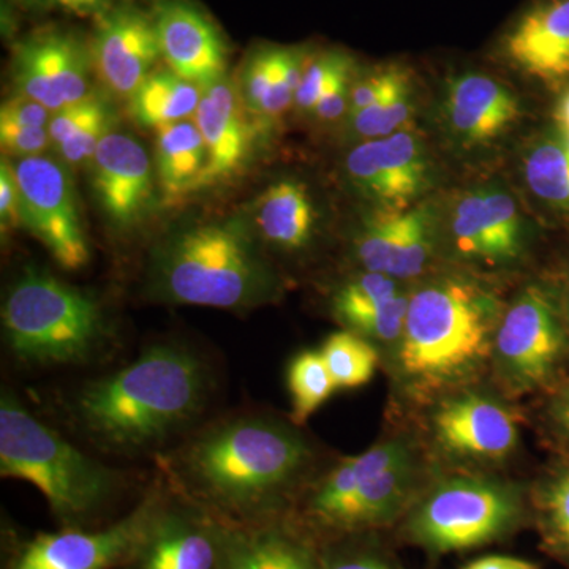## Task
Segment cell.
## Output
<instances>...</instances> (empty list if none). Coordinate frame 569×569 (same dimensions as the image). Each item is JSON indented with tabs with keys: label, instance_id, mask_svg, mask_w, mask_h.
<instances>
[{
	"label": "cell",
	"instance_id": "cell-1",
	"mask_svg": "<svg viewBox=\"0 0 569 569\" xmlns=\"http://www.w3.org/2000/svg\"><path fill=\"white\" fill-rule=\"evenodd\" d=\"M312 460L305 438L266 417L224 419L179 451L181 482L197 503L227 522L269 520Z\"/></svg>",
	"mask_w": 569,
	"mask_h": 569
},
{
	"label": "cell",
	"instance_id": "cell-2",
	"mask_svg": "<svg viewBox=\"0 0 569 569\" xmlns=\"http://www.w3.org/2000/svg\"><path fill=\"white\" fill-rule=\"evenodd\" d=\"M208 397L209 372L200 356L156 343L118 372L86 383L71 411L100 448L137 455L162 447L192 425Z\"/></svg>",
	"mask_w": 569,
	"mask_h": 569
},
{
	"label": "cell",
	"instance_id": "cell-3",
	"mask_svg": "<svg viewBox=\"0 0 569 569\" xmlns=\"http://www.w3.org/2000/svg\"><path fill=\"white\" fill-rule=\"evenodd\" d=\"M496 298L463 279L426 284L408 301L397 369L415 395L433 396L471 380L492 356Z\"/></svg>",
	"mask_w": 569,
	"mask_h": 569
},
{
	"label": "cell",
	"instance_id": "cell-4",
	"mask_svg": "<svg viewBox=\"0 0 569 569\" xmlns=\"http://www.w3.org/2000/svg\"><path fill=\"white\" fill-rule=\"evenodd\" d=\"M274 276L236 223L194 224L153 253L151 291L171 305L239 310L274 295Z\"/></svg>",
	"mask_w": 569,
	"mask_h": 569
},
{
	"label": "cell",
	"instance_id": "cell-5",
	"mask_svg": "<svg viewBox=\"0 0 569 569\" xmlns=\"http://www.w3.org/2000/svg\"><path fill=\"white\" fill-rule=\"evenodd\" d=\"M0 475L36 486L67 529L96 516L121 481L29 413L11 391L0 397Z\"/></svg>",
	"mask_w": 569,
	"mask_h": 569
},
{
	"label": "cell",
	"instance_id": "cell-6",
	"mask_svg": "<svg viewBox=\"0 0 569 569\" xmlns=\"http://www.w3.org/2000/svg\"><path fill=\"white\" fill-rule=\"evenodd\" d=\"M3 340L18 365H82L99 355L108 336L102 307L91 295L28 268L2 307Z\"/></svg>",
	"mask_w": 569,
	"mask_h": 569
},
{
	"label": "cell",
	"instance_id": "cell-7",
	"mask_svg": "<svg viewBox=\"0 0 569 569\" xmlns=\"http://www.w3.org/2000/svg\"><path fill=\"white\" fill-rule=\"evenodd\" d=\"M413 455L403 440L340 460L313 490L307 511L332 531H365L399 518L413 489Z\"/></svg>",
	"mask_w": 569,
	"mask_h": 569
},
{
	"label": "cell",
	"instance_id": "cell-8",
	"mask_svg": "<svg viewBox=\"0 0 569 569\" xmlns=\"http://www.w3.org/2000/svg\"><path fill=\"white\" fill-rule=\"evenodd\" d=\"M523 515L522 493L516 486L492 478H452L411 509L403 535L411 545L443 556L508 537Z\"/></svg>",
	"mask_w": 569,
	"mask_h": 569
},
{
	"label": "cell",
	"instance_id": "cell-9",
	"mask_svg": "<svg viewBox=\"0 0 569 569\" xmlns=\"http://www.w3.org/2000/svg\"><path fill=\"white\" fill-rule=\"evenodd\" d=\"M565 343L552 299L542 288H526L498 323L492 351L498 376L516 392L545 387L563 358Z\"/></svg>",
	"mask_w": 569,
	"mask_h": 569
},
{
	"label": "cell",
	"instance_id": "cell-10",
	"mask_svg": "<svg viewBox=\"0 0 569 569\" xmlns=\"http://www.w3.org/2000/svg\"><path fill=\"white\" fill-rule=\"evenodd\" d=\"M14 173L20 186L22 227L31 231L61 268H84L91 250L66 168L50 157L37 156L20 159Z\"/></svg>",
	"mask_w": 569,
	"mask_h": 569
},
{
	"label": "cell",
	"instance_id": "cell-11",
	"mask_svg": "<svg viewBox=\"0 0 569 569\" xmlns=\"http://www.w3.org/2000/svg\"><path fill=\"white\" fill-rule=\"evenodd\" d=\"M144 498L132 512L103 530L67 529L40 533L26 542L9 569H112L126 565L159 508Z\"/></svg>",
	"mask_w": 569,
	"mask_h": 569
},
{
	"label": "cell",
	"instance_id": "cell-12",
	"mask_svg": "<svg viewBox=\"0 0 569 569\" xmlns=\"http://www.w3.org/2000/svg\"><path fill=\"white\" fill-rule=\"evenodd\" d=\"M89 56L73 33L47 29L18 44L13 78L18 93L51 112L81 102L89 93Z\"/></svg>",
	"mask_w": 569,
	"mask_h": 569
},
{
	"label": "cell",
	"instance_id": "cell-13",
	"mask_svg": "<svg viewBox=\"0 0 569 569\" xmlns=\"http://www.w3.org/2000/svg\"><path fill=\"white\" fill-rule=\"evenodd\" d=\"M127 569H219L220 520L204 508L160 501Z\"/></svg>",
	"mask_w": 569,
	"mask_h": 569
},
{
	"label": "cell",
	"instance_id": "cell-14",
	"mask_svg": "<svg viewBox=\"0 0 569 569\" xmlns=\"http://www.w3.org/2000/svg\"><path fill=\"white\" fill-rule=\"evenodd\" d=\"M162 58L152 14L119 6L100 18L92 59L103 84L119 97H132Z\"/></svg>",
	"mask_w": 569,
	"mask_h": 569
},
{
	"label": "cell",
	"instance_id": "cell-15",
	"mask_svg": "<svg viewBox=\"0 0 569 569\" xmlns=\"http://www.w3.org/2000/svg\"><path fill=\"white\" fill-rule=\"evenodd\" d=\"M347 170L351 181L383 209H406L429 181L421 142L408 132L356 146L348 156Z\"/></svg>",
	"mask_w": 569,
	"mask_h": 569
},
{
	"label": "cell",
	"instance_id": "cell-16",
	"mask_svg": "<svg viewBox=\"0 0 569 569\" xmlns=\"http://www.w3.org/2000/svg\"><path fill=\"white\" fill-rule=\"evenodd\" d=\"M152 18L168 69L201 88L224 78L227 47L203 10L189 0H157Z\"/></svg>",
	"mask_w": 569,
	"mask_h": 569
},
{
	"label": "cell",
	"instance_id": "cell-17",
	"mask_svg": "<svg viewBox=\"0 0 569 569\" xmlns=\"http://www.w3.org/2000/svg\"><path fill=\"white\" fill-rule=\"evenodd\" d=\"M433 432L449 455L475 460H501L518 447L515 415L482 395L449 397L432 417Z\"/></svg>",
	"mask_w": 569,
	"mask_h": 569
},
{
	"label": "cell",
	"instance_id": "cell-18",
	"mask_svg": "<svg viewBox=\"0 0 569 569\" xmlns=\"http://www.w3.org/2000/svg\"><path fill=\"white\" fill-rule=\"evenodd\" d=\"M433 250L432 216L426 206L383 209L369 217L356 241V254L366 271L389 277L418 276Z\"/></svg>",
	"mask_w": 569,
	"mask_h": 569
},
{
	"label": "cell",
	"instance_id": "cell-19",
	"mask_svg": "<svg viewBox=\"0 0 569 569\" xmlns=\"http://www.w3.org/2000/svg\"><path fill=\"white\" fill-rule=\"evenodd\" d=\"M97 200L112 223L132 227L141 219L152 197V163L140 142L126 133L111 132L91 159Z\"/></svg>",
	"mask_w": 569,
	"mask_h": 569
},
{
	"label": "cell",
	"instance_id": "cell-20",
	"mask_svg": "<svg viewBox=\"0 0 569 569\" xmlns=\"http://www.w3.org/2000/svg\"><path fill=\"white\" fill-rule=\"evenodd\" d=\"M503 52L523 73L548 82L569 81V0H542L512 24Z\"/></svg>",
	"mask_w": 569,
	"mask_h": 569
},
{
	"label": "cell",
	"instance_id": "cell-21",
	"mask_svg": "<svg viewBox=\"0 0 569 569\" xmlns=\"http://www.w3.org/2000/svg\"><path fill=\"white\" fill-rule=\"evenodd\" d=\"M460 254L486 263L515 260L522 247V223L515 200L498 190H481L460 200L452 217Z\"/></svg>",
	"mask_w": 569,
	"mask_h": 569
},
{
	"label": "cell",
	"instance_id": "cell-22",
	"mask_svg": "<svg viewBox=\"0 0 569 569\" xmlns=\"http://www.w3.org/2000/svg\"><path fill=\"white\" fill-rule=\"evenodd\" d=\"M194 122L206 146V167L194 189L200 190L222 182L242 167L252 146V130L239 91L224 78L203 88Z\"/></svg>",
	"mask_w": 569,
	"mask_h": 569
},
{
	"label": "cell",
	"instance_id": "cell-23",
	"mask_svg": "<svg viewBox=\"0 0 569 569\" xmlns=\"http://www.w3.org/2000/svg\"><path fill=\"white\" fill-rule=\"evenodd\" d=\"M219 569H323V565L312 545L283 523L220 520Z\"/></svg>",
	"mask_w": 569,
	"mask_h": 569
},
{
	"label": "cell",
	"instance_id": "cell-24",
	"mask_svg": "<svg viewBox=\"0 0 569 569\" xmlns=\"http://www.w3.org/2000/svg\"><path fill=\"white\" fill-rule=\"evenodd\" d=\"M519 112L516 97L486 74H460L449 86L447 114L452 129L463 140H493L518 119Z\"/></svg>",
	"mask_w": 569,
	"mask_h": 569
},
{
	"label": "cell",
	"instance_id": "cell-25",
	"mask_svg": "<svg viewBox=\"0 0 569 569\" xmlns=\"http://www.w3.org/2000/svg\"><path fill=\"white\" fill-rule=\"evenodd\" d=\"M253 219L266 242L288 252L305 249L316 227L312 200L295 181L269 186L254 203Z\"/></svg>",
	"mask_w": 569,
	"mask_h": 569
},
{
	"label": "cell",
	"instance_id": "cell-26",
	"mask_svg": "<svg viewBox=\"0 0 569 569\" xmlns=\"http://www.w3.org/2000/svg\"><path fill=\"white\" fill-rule=\"evenodd\" d=\"M156 168L168 200L194 192L206 167V146L197 122L181 121L159 127Z\"/></svg>",
	"mask_w": 569,
	"mask_h": 569
},
{
	"label": "cell",
	"instance_id": "cell-27",
	"mask_svg": "<svg viewBox=\"0 0 569 569\" xmlns=\"http://www.w3.org/2000/svg\"><path fill=\"white\" fill-rule=\"evenodd\" d=\"M111 129L110 108L92 93L81 102L52 112L48 123L52 144L58 146L63 162L71 167L91 162L93 153Z\"/></svg>",
	"mask_w": 569,
	"mask_h": 569
},
{
	"label": "cell",
	"instance_id": "cell-28",
	"mask_svg": "<svg viewBox=\"0 0 569 569\" xmlns=\"http://www.w3.org/2000/svg\"><path fill=\"white\" fill-rule=\"evenodd\" d=\"M201 97V86L168 69L149 74L148 80L130 97V107L141 126L159 129L187 121V118L197 114Z\"/></svg>",
	"mask_w": 569,
	"mask_h": 569
},
{
	"label": "cell",
	"instance_id": "cell-29",
	"mask_svg": "<svg viewBox=\"0 0 569 569\" xmlns=\"http://www.w3.org/2000/svg\"><path fill=\"white\" fill-rule=\"evenodd\" d=\"M284 48H266L250 58L241 78L242 104L254 114L276 118L295 102L284 70Z\"/></svg>",
	"mask_w": 569,
	"mask_h": 569
},
{
	"label": "cell",
	"instance_id": "cell-30",
	"mask_svg": "<svg viewBox=\"0 0 569 569\" xmlns=\"http://www.w3.org/2000/svg\"><path fill=\"white\" fill-rule=\"evenodd\" d=\"M287 385L291 397V419L296 426L305 425L337 391L323 356L316 350L295 356L288 366Z\"/></svg>",
	"mask_w": 569,
	"mask_h": 569
},
{
	"label": "cell",
	"instance_id": "cell-31",
	"mask_svg": "<svg viewBox=\"0 0 569 569\" xmlns=\"http://www.w3.org/2000/svg\"><path fill=\"white\" fill-rule=\"evenodd\" d=\"M320 353L337 389L365 387L377 370L376 348L356 332H336L329 336Z\"/></svg>",
	"mask_w": 569,
	"mask_h": 569
},
{
	"label": "cell",
	"instance_id": "cell-32",
	"mask_svg": "<svg viewBox=\"0 0 569 569\" xmlns=\"http://www.w3.org/2000/svg\"><path fill=\"white\" fill-rule=\"evenodd\" d=\"M535 505L546 549L569 569V467L538 489Z\"/></svg>",
	"mask_w": 569,
	"mask_h": 569
},
{
	"label": "cell",
	"instance_id": "cell-33",
	"mask_svg": "<svg viewBox=\"0 0 569 569\" xmlns=\"http://www.w3.org/2000/svg\"><path fill=\"white\" fill-rule=\"evenodd\" d=\"M527 182L541 200L569 209V146L565 140L539 142L526 162Z\"/></svg>",
	"mask_w": 569,
	"mask_h": 569
},
{
	"label": "cell",
	"instance_id": "cell-34",
	"mask_svg": "<svg viewBox=\"0 0 569 569\" xmlns=\"http://www.w3.org/2000/svg\"><path fill=\"white\" fill-rule=\"evenodd\" d=\"M411 114V92L408 74L389 89L372 107L353 114L356 132L366 138H385L396 133Z\"/></svg>",
	"mask_w": 569,
	"mask_h": 569
},
{
	"label": "cell",
	"instance_id": "cell-35",
	"mask_svg": "<svg viewBox=\"0 0 569 569\" xmlns=\"http://www.w3.org/2000/svg\"><path fill=\"white\" fill-rule=\"evenodd\" d=\"M397 295L400 293L392 277L367 271L365 276L356 277L343 284L337 291L332 306H335L336 317L343 323L348 318L391 301Z\"/></svg>",
	"mask_w": 569,
	"mask_h": 569
},
{
	"label": "cell",
	"instance_id": "cell-36",
	"mask_svg": "<svg viewBox=\"0 0 569 569\" xmlns=\"http://www.w3.org/2000/svg\"><path fill=\"white\" fill-rule=\"evenodd\" d=\"M353 70V61L342 51H326L307 63L305 77L296 91L295 103L301 110L312 111L326 91L342 74Z\"/></svg>",
	"mask_w": 569,
	"mask_h": 569
},
{
	"label": "cell",
	"instance_id": "cell-37",
	"mask_svg": "<svg viewBox=\"0 0 569 569\" xmlns=\"http://www.w3.org/2000/svg\"><path fill=\"white\" fill-rule=\"evenodd\" d=\"M408 301L406 296L397 295L391 301L348 318L343 325L351 332L365 337V339L378 340V342H395L400 339L406 326Z\"/></svg>",
	"mask_w": 569,
	"mask_h": 569
},
{
	"label": "cell",
	"instance_id": "cell-38",
	"mask_svg": "<svg viewBox=\"0 0 569 569\" xmlns=\"http://www.w3.org/2000/svg\"><path fill=\"white\" fill-rule=\"evenodd\" d=\"M51 142L48 127H18L0 123V144L3 152L28 159L41 156Z\"/></svg>",
	"mask_w": 569,
	"mask_h": 569
},
{
	"label": "cell",
	"instance_id": "cell-39",
	"mask_svg": "<svg viewBox=\"0 0 569 569\" xmlns=\"http://www.w3.org/2000/svg\"><path fill=\"white\" fill-rule=\"evenodd\" d=\"M406 77V71L400 69V67L389 66L387 69L378 70L377 73L370 74L366 80L359 81L358 84L351 88V114L372 107L389 89L395 88L397 82L402 81Z\"/></svg>",
	"mask_w": 569,
	"mask_h": 569
},
{
	"label": "cell",
	"instance_id": "cell-40",
	"mask_svg": "<svg viewBox=\"0 0 569 569\" xmlns=\"http://www.w3.org/2000/svg\"><path fill=\"white\" fill-rule=\"evenodd\" d=\"M0 222L3 233L22 227L20 186H18L14 164L2 160L0 164Z\"/></svg>",
	"mask_w": 569,
	"mask_h": 569
},
{
	"label": "cell",
	"instance_id": "cell-41",
	"mask_svg": "<svg viewBox=\"0 0 569 569\" xmlns=\"http://www.w3.org/2000/svg\"><path fill=\"white\" fill-rule=\"evenodd\" d=\"M51 111L47 107L17 93L6 100L0 110V123H11L18 127H48L51 121Z\"/></svg>",
	"mask_w": 569,
	"mask_h": 569
},
{
	"label": "cell",
	"instance_id": "cell-42",
	"mask_svg": "<svg viewBox=\"0 0 569 569\" xmlns=\"http://www.w3.org/2000/svg\"><path fill=\"white\" fill-rule=\"evenodd\" d=\"M323 569H399L383 557L366 550H336L321 556Z\"/></svg>",
	"mask_w": 569,
	"mask_h": 569
},
{
	"label": "cell",
	"instance_id": "cell-43",
	"mask_svg": "<svg viewBox=\"0 0 569 569\" xmlns=\"http://www.w3.org/2000/svg\"><path fill=\"white\" fill-rule=\"evenodd\" d=\"M351 71L350 73L342 74L335 84L326 91L321 97L320 102L313 108V112L318 118L323 121H335L346 112L347 108L350 110V96H351Z\"/></svg>",
	"mask_w": 569,
	"mask_h": 569
},
{
	"label": "cell",
	"instance_id": "cell-44",
	"mask_svg": "<svg viewBox=\"0 0 569 569\" xmlns=\"http://www.w3.org/2000/svg\"><path fill=\"white\" fill-rule=\"evenodd\" d=\"M462 569H539V567L533 561L516 559V557L488 556L471 561Z\"/></svg>",
	"mask_w": 569,
	"mask_h": 569
},
{
	"label": "cell",
	"instance_id": "cell-45",
	"mask_svg": "<svg viewBox=\"0 0 569 569\" xmlns=\"http://www.w3.org/2000/svg\"><path fill=\"white\" fill-rule=\"evenodd\" d=\"M56 2L74 13H91V11L102 9L107 0H56Z\"/></svg>",
	"mask_w": 569,
	"mask_h": 569
},
{
	"label": "cell",
	"instance_id": "cell-46",
	"mask_svg": "<svg viewBox=\"0 0 569 569\" xmlns=\"http://www.w3.org/2000/svg\"><path fill=\"white\" fill-rule=\"evenodd\" d=\"M556 419L561 430L569 437V387L561 392L559 400H557Z\"/></svg>",
	"mask_w": 569,
	"mask_h": 569
},
{
	"label": "cell",
	"instance_id": "cell-47",
	"mask_svg": "<svg viewBox=\"0 0 569 569\" xmlns=\"http://www.w3.org/2000/svg\"><path fill=\"white\" fill-rule=\"evenodd\" d=\"M556 119L560 123L561 129H563V132H569V91L565 92V96L560 99L556 111Z\"/></svg>",
	"mask_w": 569,
	"mask_h": 569
},
{
	"label": "cell",
	"instance_id": "cell-48",
	"mask_svg": "<svg viewBox=\"0 0 569 569\" xmlns=\"http://www.w3.org/2000/svg\"><path fill=\"white\" fill-rule=\"evenodd\" d=\"M563 140L567 141V144L569 146V132H563Z\"/></svg>",
	"mask_w": 569,
	"mask_h": 569
},
{
	"label": "cell",
	"instance_id": "cell-49",
	"mask_svg": "<svg viewBox=\"0 0 569 569\" xmlns=\"http://www.w3.org/2000/svg\"><path fill=\"white\" fill-rule=\"evenodd\" d=\"M26 2L37 3V2H43V0H26Z\"/></svg>",
	"mask_w": 569,
	"mask_h": 569
}]
</instances>
